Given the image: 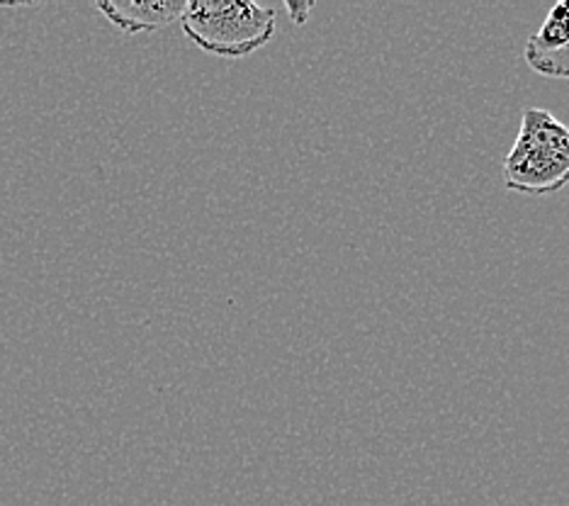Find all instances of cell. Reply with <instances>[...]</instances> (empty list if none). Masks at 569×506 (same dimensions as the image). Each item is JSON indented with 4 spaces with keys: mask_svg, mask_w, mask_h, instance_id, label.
Wrapping results in <instances>:
<instances>
[{
    "mask_svg": "<svg viewBox=\"0 0 569 506\" xmlns=\"http://www.w3.org/2000/svg\"><path fill=\"white\" fill-rule=\"evenodd\" d=\"M503 186L536 198L569 186V127L550 110H523L519 137L503 159Z\"/></svg>",
    "mask_w": 569,
    "mask_h": 506,
    "instance_id": "cell-1",
    "label": "cell"
},
{
    "mask_svg": "<svg viewBox=\"0 0 569 506\" xmlns=\"http://www.w3.org/2000/svg\"><path fill=\"white\" fill-rule=\"evenodd\" d=\"M180 24L192 44L222 59L263 49L278 28L276 8L253 0H190Z\"/></svg>",
    "mask_w": 569,
    "mask_h": 506,
    "instance_id": "cell-2",
    "label": "cell"
},
{
    "mask_svg": "<svg viewBox=\"0 0 569 506\" xmlns=\"http://www.w3.org/2000/svg\"><path fill=\"white\" fill-rule=\"evenodd\" d=\"M523 59L540 76L569 81V0L550 8L538 32L528 37Z\"/></svg>",
    "mask_w": 569,
    "mask_h": 506,
    "instance_id": "cell-3",
    "label": "cell"
},
{
    "mask_svg": "<svg viewBox=\"0 0 569 506\" xmlns=\"http://www.w3.org/2000/svg\"><path fill=\"white\" fill-rule=\"evenodd\" d=\"M98 10L127 34H144L168 28L183 18L186 0H98Z\"/></svg>",
    "mask_w": 569,
    "mask_h": 506,
    "instance_id": "cell-4",
    "label": "cell"
},
{
    "mask_svg": "<svg viewBox=\"0 0 569 506\" xmlns=\"http://www.w3.org/2000/svg\"><path fill=\"white\" fill-rule=\"evenodd\" d=\"M284 10L295 24H305L309 20V12L315 10V0H288Z\"/></svg>",
    "mask_w": 569,
    "mask_h": 506,
    "instance_id": "cell-5",
    "label": "cell"
}]
</instances>
